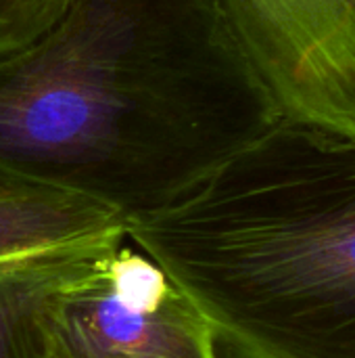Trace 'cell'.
Segmentation results:
<instances>
[{
    "instance_id": "obj_4",
    "label": "cell",
    "mask_w": 355,
    "mask_h": 358,
    "mask_svg": "<svg viewBox=\"0 0 355 358\" xmlns=\"http://www.w3.org/2000/svg\"><path fill=\"white\" fill-rule=\"evenodd\" d=\"M285 109L355 82V0H222Z\"/></svg>"
},
{
    "instance_id": "obj_7",
    "label": "cell",
    "mask_w": 355,
    "mask_h": 358,
    "mask_svg": "<svg viewBox=\"0 0 355 358\" xmlns=\"http://www.w3.org/2000/svg\"><path fill=\"white\" fill-rule=\"evenodd\" d=\"M69 0H0V55L38 38Z\"/></svg>"
},
{
    "instance_id": "obj_1",
    "label": "cell",
    "mask_w": 355,
    "mask_h": 358,
    "mask_svg": "<svg viewBox=\"0 0 355 358\" xmlns=\"http://www.w3.org/2000/svg\"><path fill=\"white\" fill-rule=\"evenodd\" d=\"M282 117L222 0H69L0 55V176L126 224L186 197Z\"/></svg>"
},
{
    "instance_id": "obj_5",
    "label": "cell",
    "mask_w": 355,
    "mask_h": 358,
    "mask_svg": "<svg viewBox=\"0 0 355 358\" xmlns=\"http://www.w3.org/2000/svg\"><path fill=\"white\" fill-rule=\"evenodd\" d=\"M126 218L75 193L0 176V262L123 243Z\"/></svg>"
},
{
    "instance_id": "obj_3",
    "label": "cell",
    "mask_w": 355,
    "mask_h": 358,
    "mask_svg": "<svg viewBox=\"0 0 355 358\" xmlns=\"http://www.w3.org/2000/svg\"><path fill=\"white\" fill-rule=\"evenodd\" d=\"M46 358H220L195 302L146 254L121 243L50 300Z\"/></svg>"
},
{
    "instance_id": "obj_2",
    "label": "cell",
    "mask_w": 355,
    "mask_h": 358,
    "mask_svg": "<svg viewBox=\"0 0 355 358\" xmlns=\"http://www.w3.org/2000/svg\"><path fill=\"white\" fill-rule=\"evenodd\" d=\"M230 358H355V136L282 117L126 224Z\"/></svg>"
},
{
    "instance_id": "obj_6",
    "label": "cell",
    "mask_w": 355,
    "mask_h": 358,
    "mask_svg": "<svg viewBox=\"0 0 355 358\" xmlns=\"http://www.w3.org/2000/svg\"><path fill=\"white\" fill-rule=\"evenodd\" d=\"M80 248L0 262V358H46L44 317L52 296L100 254Z\"/></svg>"
}]
</instances>
